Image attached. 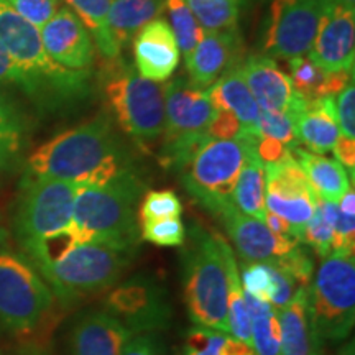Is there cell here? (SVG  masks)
I'll use <instances>...</instances> for the list:
<instances>
[{"instance_id": "obj_1", "label": "cell", "mask_w": 355, "mask_h": 355, "mask_svg": "<svg viewBox=\"0 0 355 355\" xmlns=\"http://www.w3.org/2000/svg\"><path fill=\"white\" fill-rule=\"evenodd\" d=\"M135 173L125 146L105 115L69 128L30 153L24 178L102 188Z\"/></svg>"}, {"instance_id": "obj_2", "label": "cell", "mask_w": 355, "mask_h": 355, "mask_svg": "<svg viewBox=\"0 0 355 355\" xmlns=\"http://www.w3.org/2000/svg\"><path fill=\"white\" fill-rule=\"evenodd\" d=\"M224 237L194 222L181 247V279L188 316L196 327L229 334Z\"/></svg>"}, {"instance_id": "obj_3", "label": "cell", "mask_w": 355, "mask_h": 355, "mask_svg": "<svg viewBox=\"0 0 355 355\" xmlns=\"http://www.w3.org/2000/svg\"><path fill=\"white\" fill-rule=\"evenodd\" d=\"M144 183L135 173L102 188L79 186L69 234L76 243L105 242L139 248V201Z\"/></svg>"}, {"instance_id": "obj_4", "label": "cell", "mask_w": 355, "mask_h": 355, "mask_svg": "<svg viewBox=\"0 0 355 355\" xmlns=\"http://www.w3.org/2000/svg\"><path fill=\"white\" fill-rule=\"evenodd\" d=\"M137 252L115 243L83 242L38 272L61 303L74 306L117 285Z\"/></svg>"}, {"instance_id": "obj_5", "label": "cell", "mask_w": 355, "mask_h": 355, "mask_svg": "<svg viewBox=\"0 0 355 355\" xmlns=\"http://www.w3.org/2000/svg\"><path fill=\"white\" fill-rule=\"evenodd\" d=\"M0 43L32 81L33 101L48 107L87 94V71H71L55 63L44 51L40 28L20 17L6 0H0Z\"/></svg>"}, {"instance_id": "obj_6", "label": "cell", "mask_w": 355, "mask_h": 355, "mask_svg": "<svg viewBox=\"0 0 355 355\" xmlns=\"http://www.w3.org/2000/svg\"><path fill=\"white\" fill-rule=\"evenodd\" d=\"M102 87L115 121L140 146H146L165 130V94L158 83L141 78L121 58L109 60Z\"/></svg>"}, {"instance_id": "obj_7", "label": "cell", "mask_w": 355, "mask_h": 355, "mask_svg": "<svg viewBox=\"0 0 355 355\" xmlns=\"http://www.w3.org/2000/svg\"><path fill=\"white\" fill-rule=\"evenodd\" d=\"M55 295L21 252L0 247V327L32 337L46 322Z\"/></svg>"}, {"instance_id": "obj_8", "label": "cell", "mask_w": 355, "mask_h": 355, "mask_svg": "<svg viewBox=\"0 0 355 355\" xmlns=\"http://www.w3.org/2000/svg\"><path fill=\"white\" fill-rule=\"evenodd\" d=\"M78 188L68 181L24 178L13 229L21 254L30 261L44 243L69 227Z\"/></svg>"}, {"instance_id": "obj_9", "label": "cell", "mask_w": 355, "mask_h": 355, "mask_svg": "<svg viewBox=\"0 0 355 355\" xmlns=\"http://www.w3.org/2000/svg\"><path fill=\"white\" fill-rule=\"evenodd\" d=\"M163 94L165 140L158 159L166 170L183 171L198 150L209 140L206 132L214 115V107L206 91L184 78L166 83Z\"/></svg>"}, {"instance_id": "obj_10", "label": "cell", "mask_w": 355, "mask_h": 355, "mask_svg": "<svg viewBox=\"0 0 355 355\" xmlns=\"http://www.w3.org/2000/svg\"><path fill=\"white\" fill-rule=\"evenodd\" d=\"M255 140H206L181 171L186 191L207 212L217 216L225 206L232 204L235 183Z\"/></svg>"}, {"instance_id": "obj_11", "label": "cell", "mask_w": 355, "mask_h": 355, "mask_svg": "<svg viewBox=\"0 0 355 355\" xmlns=\"http://www.w3.org/2000/svg\"><path fill=\"white\" fill-rule=\"evenodd\" d=\"M309 311L322 340L347 339L355 321L354 257H327L309 286Z\"/></svg>"}, {"instance_id": "obj_12", "label": "cell", "mask_w": 355, "mask_h": 355, "mask_svg": "<svg viewBox=\"0 0 355 355\" xmlns=\"http://www.w3.org/2000/svg\"><path fill=\"white\" fill-rule=\"evenodd\" d=\"M104 311L117 318L132 336L159 334L168 329L173 319L168 290L150 273L132 275L110 288Z\"/></svg>"}, {"instance_id": "obj_13", "label": "cell", "mask_w": 355, "mask_h": 355, "mask_svg": "<svg viewBox=\"0 0 355 355\" xmlns=\"http://www.w3.org/2000/svg\"><path fill=\"white\" fill-rule=\"evenodd\" d=\"M321 12V0H273L263 35L265 55L290 60L309 53Z\"/></svg>"}, {"instance_id": "obj_14", "label": "cell", "mask_w": 355, "mask_h": 355, "mask_svg": "<svg viewBox=\"0 0 355 355\" xmlns=\"http://www.w3.org/2000/svg\"><path fill=\"white\" fill-rule=\"evenodd\" d=\"M316 206V193L291 150L282 162L265 165V209L290 222L300 242Z\"/></svg>"}, {"instance_id": "obj_15", "label": "cell", "mask_w": 355, "mask_h": 355, "mask_svg": "<svg viewBox=\"0 0 355 355\" xmlns=\"http://www.w3.org/2000/svg\"><path fill=\"white\" fill-rule=\"evenodd\" d=\"M322 12L309 58L327 73H354L355 12L337 0H321Z\"/></svg>"}, {"instance_id": "obj_16", "label": "cell", "mask_w": 355, "mask_h": 355, "mask_svg": "<svg viewBox=\"0 0 355 355\" xmlns=\"http://www.w3.org/2000/svg\"><path fill=\"white\" fill-rule=\"evenodd\" d=\"M216 217L222 220L230 241L245 263H255V261L268 263V261L282 259L301 245V242L296 239L279 237L273 234L266 227L265 222L243 214L234 206V202L225 206Z\"/></svg>"}, {"instance_id": "obj_17", "label": "cell", "mask_w": 355, "mask_h": 355, "mask_svg": "<svg viewBox=\"0 0 355 355\" xmlns=\"http://www.w3.org/2000/svg\"><path fill=\"white\" fill-rule=\"evenodd\" d=\"M40 35L44 51L63 68L87 71L94 63V42L71 8L60 7L55 17L40 28Z\"/></svg>"}, {"instance_id": "obj_18", "label": "cell", "mask_w": 355, "mask_h": 355, "mask_svg": "<svg viewBox=\"0 0 355 355\" xmlns=\"http://www.w3.org/2000/svg\"><path fill=\"white\" fill-rule=\"evenodd\" d=\"M243 43L237 28L206 32L194 50L186 55L189 81L199 89L209 87L229 69L242 64Z\"/></svg>"}, {"instance_id": "obj_19", "label": "cell", "mask_w": 355, "mask_h": 355, "mask_svg": "<svg viewBox=\"0 0 355 355\" xmlns=\"http://www.w3.org/2000/svg\"><path fill=\"white\" fill-rule=\"evenodd\" d=\"M132 337L123 324L104 309L79 314L68 332V355H122Z\"/></svg>"}, {"instance_id": "obj_20", "label": "cell", "mask_w": 355, "mask_h": 355, "mask_svg": "<svg viewBox=\"0 0 355 355\" xmlns=\"http://www.w3.org/2000/svg\"><path fill=\"white\" fill-rule=\"evenodd\" d=\"M181 51L170 24L155 19L133 38L135 71L153 83H165L180 64Z\"/></svg>"}, {"instance_id": "obj_21", "label": "cell", "mask_w": 355, "mask_h": 355, "mask_svg": "<svg viewBox=\"0 0 355 355\" xmlns=\"http://www.w3.org/2000/svg\"><path fill=\"white\" fill-rule=\"evenodd\" d=\"M241 73L260 110L290 112L300 94L293 89L290 76L266 55H252L242 61Z\"/></svg>"}, {"instance_id": "obj_22", "label": "cell", "mask_w": 355, "mask_h": 355, "mask_svg": "<svg viewBox=\"0 0 355 355\" xmlns=\"http://www.w3.org/2000/svg\"><path fill=\"white\" fill-rule=\"evenodd\" d=\"M290 112L295 119L298 144H303L313 153L331 152L337 137L340 135L334 97L326 96L306 101L300 96Z\"/></svg>"}, {"instance_id": "obj_23", "label": "cell", "mask_w": 355, "mask_h": 355, "mask_svg": "<svg viewBox=\"0 0 355 355\" xmlns=\"http://www.w3.org/2000/svg\"><path fill=\"white\" fill-rule=\"evenodd\" d=\"M206 94L209 97L212 107L225 110L237 119L247 139H259L257 125H259L260 107L247 83L243 81L241 64L216 79L209 89H206Z\"/></svg>"}, {"instance_id": "obj_24", "label": "cell", "mask_w": 355, "mask_h": 355, "mask_svg": "<svg viewBox=\"0 0 355 355\" xmlns=\"http://www.w3.org/2000/svg\"><path fill=\"white\" fill-rule=\"evenodd\" d=\"M282 355H321L322 339L314 329L309 311V288H300L290 304L278 313Z\"/></svg>"}, {"instance_id": "obj_25", "label": "cell", "mask_w": 355, "mask_h": 355, "mask_svg": "<svg viewBox=\"0 0 355 355\" xmlns=\"http://www.w3.org/2000/svg\"><path fill=\"white\" fill-rule=\"evenodd\" d=\"M290 150L308 178L311 188L322 201L339 202L350 186H354V180H349L347 170L337 159L300 148L298 145L291 146Z\"/></svg>"}, {"instance_id": "obj_26", "label": "cell", "mask_w": 355, "mask_h": 355, "mask_svg": "<svg viewBox=\"0 0 355 355\" xmlns=\"http://www.w3.org/2000/svg\"><path fill=\"white\" fill-rule=\"evenodd\" d=\"M288 68H290L293 89L306 101L326 96L334 97L354 81V73L350 71L327 73L318 63H314L309 55L290 58Z\"/></svg>"}, {"instance_id": "obj_27", "label": "cell", "mask_w": 355, "mask_h": 355, "mask_svg": "<svg viewBox=\"0 0 355 355\" xmlns=\"http://www.w3.org/2000/svg\"><path fill=\"white\" fill-rule=\"evenodd\" d=\"M162 10L163 0H112L107 19L110 37L122 50Z\"/></svg>"}, {"instance_id": "obj_28", "label": "cell", "mask_w": 355, "mask_h": 355, "mask_svg": "<svg viewBox=\"0 0 355 355\" xmlns=\"http://www.w3.org/2000/svg\"><path fill=\"white\" fill-rule=\"evenodd\" d=\"M257 141V140H255ZM255 141L250 145L245 163L237 178L232 202L243 214L263 222L265 217V165L255 152Z\"/></svg>"}, {"instance_id": "obj_29", "label": "cell", "mask_w": 355, "mask_h": 355, "mask_svg": "<svg viewBox=\"0 0 355 355\" xmlns=\"http://www.w3.org/2000/svg\"><path fill=\"white\" fill-rule=\"evenodd\" d=\"M224 260L227 268V329L229 336L252 345V321L245 300V291L241 285L237 260L229 242L224 241Z\"/></svg>"}, {"instance_id": "obj_30", "label": "cell", "mask_w": 355, "mask_h": 355, "mask_svg": "<svg viewBox=\"0 0 355 355\" xmlns=\"http://www.w3.org/2000/svg\"><path fill=\"white\" fill-rule=\"evenodd\" d=\"M87 32L92 33L97 48L105 60L121 58L122 50L115 44L109 32V8L112 0H66Z\"/></svg>"}, {"instance_id": "obj_31", "label": "cell", "mask_w": 355, "mask_h": 355, "mask_svg": "<svg viewBox=\"0 0 355 355\" xmlns=\"http://www.w3.org/2000/svg\"><path fill=\"white\" fill-rule=\"evenodd\" d=\"M252 321V349L255 355H282V329L278 313L272 306L245 293Z\"/></svg>"}, {"instance_id": "obj_32", "label": "cell", "mask_w": 355, "mask_h": 355, "mask_svg": "<svg viewBox=\"0 0 355 355\" xmlns=\"http://www.w3.org/2000/svg\"><path fill=\"white\" fill-rule=\"evenodd\" d=\"M186 3L206 32L237 28L242 0H186Z\"/></svg>"}, {"instance_id": "obj_33", "label": "cell", "mask_w": 355, "mask_h": 355, "mask_svg": "<svg viewBox=\"0 0 355 355\" xmlns=\"http://www.w3.org/2000/svg\"><path fill=\"white\" fill-rule=\"evenodd\" d=\"M163 8H166L170 17V26L176 37L180 51L184 56L189 55L202 37V26L198 24L186 0H163Z\"/></svg>"}, {"instance_id": "obj_34", "label": "cell", "mask_w": 355, "mask_h": 355, "mask_svg": "<svg viewBox=\"0 0 355 355\" xmlns=\"http://www.w3.org/2000/svg\"><path fill=\"white\" fill-rule=\"evenodd\" d=\"M25 133L24 119L0 92V165L21 152L25 145Z\"/></svg>"}, {"instance_id": "obj_35", "label": "cell", "mask_w": 355, "mask_h": 355, "mask_svg": "<svg viewBox=\"0 0 355 355\" xmlns=\"http://www.w3.org/2000/svg\"><path fill=\"white\" fill-rule=\"evenodd\" d=\"M183 204L175 191L159 189L148 191L139 204L137 217L139 222H150L159 219H170V217H181Z\"/></svg>"}, {"instance_id": "obj_36", "label": "cell", "mask_w": 355, "mask_h": 355, "mask_svg": "<svg viewBox=\"0 0 355 355\" xmlns=\"http://www.w3.org/2000/svg\"><path fill=\"white\" fill-rule=\"evenodd\" d=\"M140 237L158 247H181L186 241V225L181 217L141 222Z\"/></svg>"}, {"instance_id": "obj_37", "label": "cell", "mask_w": 355, "mask_h": 355, "mask_svg": "<svg viewBox=\"0 0 355 355\" xmlns=\"http://www.w3.org/2000/svg\"><path fill=\"white\" fill-rule=\"evenodd\" d=\"M241 285L243 291L252 298L270 304L275 293V277L270 263L265 261H255V263H245L242 268Z\"/></svg>"}, {"instance_id": "obj_38", "label": "cell", "mask_w": 355, "mask_h": 355, "mask_svg": "<svg viewBox=\"0 0 355 355\" xmlns=\"http://www.w3.org/2000/svg\"><path fill=\"white\" fill-rule=\"evenodd\" d=\"M332 241H334V227H332V222L327 219V216L322 212L318 198L316 212L311 217L308 224L304 225L301 243L309 245L314 252H316L319 259L324 260L332 255Z\"/></svg>"}, {"instance_id": "obj_39", "label": "cell", "mask_w": 355, "mask_h": 355, "mask_svg": "<svg viewBox=\"0 0 355 355\" xmlns=\"http://www.w3.org/2000/svg\"><path fill=\"white\" fill-rule=\"evenodd\" d=\"M259 137L270 139L279 144L286 145L288 148L300 145L296 139L295 119L291 112H270V110H260L259 117Z\"/></svg>"}, {"instance_id": "obj_40", "label": "cell", "mask_w": 355, "mask_h": 355, "mask_svg": "<svg viewBox=\"0 0 355 355\" xmlns=\"http://www.w3.org/2000/svg\"><path fill=\"white\" fill-rule=\"evenodd\" d=\"M229 334L194 327L184 340L183 355H224V343Z\"/></svg>"}, {"instance_id": "obj_41", "label": "cell", "mask_w": 355, "mask_h": 355, "mask_svg": "<svg viewBox=\"0 0 355 355\" xmlns=\"http://www.w3.org/2000/svg\"><path fill=\"white\" fill-rule=\"evenodd\" d=\"M13 10L26 21L42 28L60 10V0H6Z\"/></svg>"}, {"instance_id": "obj_42", "label": "cell", "mask_w": 355, "mask_h": 355, "mask_svg": "<svg viewBox=\"0 0 355 355\" xmlns=\"http://www.w3.org/2000/svg\"><path fill=\"white\" fill-rule=\"evenodd\" d=\"M336 115L337 125H339L340 135L347 139H355V89L354 81L349 84L344 91L339 92L336 101Z\"/></svg>"}, {"instance_id": "obj_43", "label": "cell", "mask_w": 355, "mask_h": 355, "mask_svg": "<svg viewBox=\"0 0 355 355\" xmlns=\"http://www.w3.org/2000/svg\"><path fill=\"white\" fill-rule=\"evenodd\" d=\"M0 84H13L21 87L25 94L35 99V89L30 78L24 73V69L15 63V60L8 55L2 43H0Z\"/></svg>"}, {"instance_id": "obj_44", "label": "cell", "mask_w": 355, "mask_h": 355, "mask_svg": "<svg viewBox=\"0 0 355 355\" xmlns=\"http://www.w3.org/2000/svg\"><path fill=\"white\" fill-rule=\"evenodd\" d=\"M207 137L216 140H235V139H247L242 130V125L232 114L225 110L214 109L212 121L207 127Z\"/></svg>"}, {"instance_id": "obj_45", "label": "cell", "mask_w": 355, "mask_h": 355, "mask_svg": "<svg viewBox=\"0 0 355 355\" xmlns=\"http://www.w3.org/2000/svg\"><path fill=\"white\" fill-rule=\"evenodd\" d=\"M122 355H171L159 334L132 336L122 350Z\"/></svg>"}, {"instance_id": "obj_46", "label": "cell", "mask_w": 355, "mask_h": 355, "mask_svg": "<svg viewBox=\"0 0 355 355\" xmlns=\"http://www.w3.org/2000/svg\"><path fill=\"white\" fill-rule=\"evenodd\" d=\"M332 152L336 155L337 162L343 165L345 170L350 171V178L354 180V170H355V141L347 137L339 135L337 137Z\"/></svg>"}, {"instance_id": "obj_47", "label": "cell", "mask_w": 355, "mask_h": 355, "mask_svg": "<svg viewBox=\"0 0 355 355\" xmlns=\"http://www.w3.org/2000/svg\"><path fill=\"white\" fill-rule=\"evenodd\" d=\"M263 222H265L266 227L272 230L273 234L279 235V237L296 239V241H298V237H296V234H295V229H293L290 222H286L285 219H283V217H279L277 214H273V212L266 211L265 217H263Z\"/></svg>"}, {"instance_id": "obj_48", "label": "cell", "mask_w": 355, "mask_h": 355, "mask_svg": "<svg viewBox=\"0 0 355 355\" xmlns=\"http://www.w3.org/2000/svg\"><path fill=\"white\" fill-rule=\"evenodd\" d=\"M13 355H50V354H48L46 349L42 347V345L26 344V345H21V347Z\"/></svg>"}, {"instance_id": "obj_49", "label": "cell", "mask_w": 355, "mask_h": 355, "mask_svg": "<svg viewBox=\"0 0 355 355\" xmlns=\"http://www.w3.org/2000/svg\"><path fill=\"white\" fill-rule=\"evenodd\" d=\"M337 2H340V3H344V6H347V7H352V8H354L355 0H337Z\"/></svg>"}, {"instance_id": "obj_50", "label": "cell", "mask_w": 355, "mask_h": 355, "mask_svg": "<svg viewBox=\"0 0 355 355\" xmlns=\"http://www.w3.org/2000/svg\"><path fill=\"white\" fill-rule=\"evenodd\" d=\"M0 355H2V354H0Z\"/></svg>"}]
</instances>
